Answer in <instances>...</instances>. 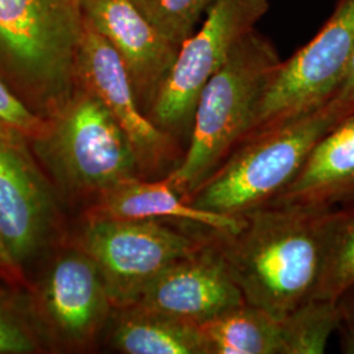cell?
Listing matches in <instances>:
<instances>
[{"label":"cell","instance_id":"2","mask_svg":"<svg viewBox=\"0 0 354 354\" xmlns=\"http://www.w3.org/2000/svg\"><path fill=\"white\" fill-rule=\"evenodd\" d=\"M82 0H0V77L53 118L77 89Z\"/></svg>","mask_w":354,"mask_h":354},{"label":"cell","instance_id":"6","mask_svg":"<svg viewBox=\"0 0 354 354\" xmlns=\"http://www.w3.org/2000/svg\"><path fill=\"white\" fill-rule=\"evenodd\" d=\"M162 219H118L86 214L77 244L95 261L114 310L136 304L168 266L197 252L209 230L193 232Z\"/></svg>","mask_w":354,"mask_h":354},{"label":"cell","instance_id":"5","mask_svg":"<svg viewBox=\"0 0 354 354\" xmlns=\"http://www.w3.org/2000/svg\"><path fill=\"white\" fill-rule=\"evenodd\" d=\"M53 178L71 198H92L140 176L134 149L122 127L88 91L77 87L49 131L30 145Z\"/></svg>","mask_w":354,"mask_h":354},{"label":"cell","instance_id":"14","mask_svg":"<svg viewBox=\"0 0 354 354\" xmlns=\"http://www.w3.org/2000/svg\"><path fill=\"white\" fill-rule=\"evenodd\" d=\"M354 203V113L317 142L289 187L266 206L336 209Z\"/></svg>","mask_w":354,"mask_h":354},{"label":"cell","instance_id":"11","mask_svg":"<svg viewBox=\"0 0 354 354\" xmlns=\"http://www.w3.org/2000/svg\"><path fill=\"white\" fill-rule=\"evenodd\" d=\"M30 145L0 138V239L23 273L55 241L61 214Z\"/></svg>","mask_w":354,"mask_h":354},{"label":"cell","instance_id":"7","mask_svg":"<svg viewBox=\"0 0 354 354\" xmlns=\"http://www.w3.org/2000/svg\"><path fill=\"white\" fill-rule=\"evenodd\" d=\"M353 53L354 0H339L317 36L274 71L241 143L330 102Z\"/></svg>","mask_w":354,"mask_h":354},{"label":"cell","instance_id":"23","mask_svg":"<svg viewBox=\"0 0 354 354\" xmlns=\"http://www.w3.org/2000/svg\"><path fill=\"white\" fill-rule=\"evenodd\" d=\"M340 311V332L344 353L354 354V285L344 291L337 299Z\"/></svg>","mask_w":354,"mask_h":354},{"label":"cell","instance_id":"18","mask_svg":"<svg viewBox=\"0 0 354 354\" xmlns=\"http://www.w3.org/2000/svg\"><path fill=\"white\" fill-rule=\"evenodd\" d=\"M282 354H322L340 326L337 301L313 298L279 320Z\"/></svg>","mask_w":354,"mask_h":354},{"label":"cell","instance_id":"20","mask_svg":"<svg viewBox=\"0 0 354 354\" xmlns=\"http://www.w3.org/2000/svg\"><path fill=\"white\" fill-rule=\"evenodd\" d=\"M169 42L180 49L214 0H131Z\"/></svg>","mask_w":354,"mask_h":354},{"label":"cell","instance_id":"22","mask_svg":"<svg viewBox=\"0 0 354 354\" xmlns=\"http://www.w3.org/2000/svg\"><path fill=\"white\" fill-rule=\"evenodd\" d=\"M50 118L35 112L0 77V138L32 145L50 127Z\"/></svg>","mask_w":354,"mask_h":354},{"label":"cell","instance_id":"24","mask_svg":"<svg viewBox=\"0 0 354 354\" xmlns=\"http://www.w3.org/2000/svg\"><path fill=\"white\" fill-rule=\"evenodd\" d=\"M330 102H336L354 113V53L342 84L339 86Z\"/></svg>","mask_w":354,"mask_h":354},{"label":"cell","instance_id":"13","mask_svg":"<svg viewBox=\"0 0 354 354\" xmlns=\"http://www.w3.org/2000/svg\"><path fill=\"white\" fill-rule=\"evenodd\" d=\"M86 19L118 53L142 111L149 113L178 48L152 26L131 0H82Z\"/></svg>","mask_w":354,"mask_h":354},{"label":"cell","instance_id":"21","mask_svg":"<svg viewBox=\"0 0 354 354\" xmlns=\"http://www.w3.org/2000/svg\"><path fill=\"white\" fill-rule=\"evenodd\" d=\"M44 337L30 306L23 307L0 290V354L36 353L44 348Z\"/></svg>","mask_w":354,"mask_h":354},{"label":"cell","instance_id":"15","mask_svg":"<svg viewBox=\"0 0 354 354\" xmlns=\"http://www.w3.org/2000/svg\"><path fill=\"white\" fill-rule=\"evenodd\" d=\"M118 219H162L201 226L216 232H236L244 216L218 214L187 203L165 178L134 177L100 194L87 212Z\"/></svg>","mask_w":354,"mask_h":354},{"label":"cell","instance_id":"1","mask_svg":"<svg viewBox=\"0 0 354 354\" xmlns=\"http://www.w3.org/2000/svg\"><path fill=\"white\" fill-rule=\"evenodd\" d=\"M336 209L263 206L236 232L213 231L245 304L282 320L315 297Z\"/></svg>","mask_w":354,"mask_h":354},{"label":"cell","instance_id":"4","mask_svg":"<svg viewBox=\"0 0 354 354\" xmlns=\"http://www.w3.org/2000/svg\"><path fill=\"white\" fill-rule=\"evenodd\" d=\"M352 114L328 102L243 140L184 200L198 209L231 216H243L266 206L290 185L317 142Z\"/></svg>","mask_w":354,"mask_h":354},{"label":"cell","instance_id":"3","mask_svg":"<svg viewBox=\"0 0 354 354\" xmlns=\"http://www.w3.org/2000/svg\"><path fill=\"white\" fill-rule=\"evenodd\" d=\"M279 53L252 30L205 84L193 117L188 147L165 181L187 198L241 143L274 71Z\"/></svg>","mask_w":354,"mask_h":354},{"label":"cell","instance_id":"17","mask_svg":"<svg viewBox=\"0 0 354 354\" xmlns=\"http://www.w3.org/2000/svg\"><path fill=\"white\" fill-rule=\"evenodd\" d=\"M207 354H282L281 323L243 304L200 326Z\"/></svg>","mask_w":354,"mask_h":354},{"label":"cell","instance_id":"12","mask_svg":"<svg viewBox=\"0 0 354 354\" xmlns=\"http://www.w3.org/2000/svg\"><path fill=\"white\" fill-rule=\"evenodd\" d=\"M245 304L212 230L197 252L168 266L134 304L201 326Z\"/></svg>","mask_w":354,"mask_h":354},{"label":"cell","instance_id":"10","mask_svg":"<svg viewBox=\"0 0 354 354\" xmlns=\"http://www.w3.org/2000/svg\"><path fill=\"white\" fill-rule=\"evenodd\" d=\"M30 308L44 336L67 349L92 346L114 311L99 268L79 245L51 261Z\"/></svg>","mask_w":354,"mask_h":354},{"label":"cell","instance_id":"8","mask_svg":"<svg viewBox=\"0 0 354 354\" xmlns=\"http://www.w3.org/2000/svg\"><path fill=\"white\" fill-rule=\"evenodd\" d=\"M268 0H214L200 30L180 46L147 117L177 140L190 136L205 84L266 15Z\"/></svg>","mask_w":354,"mask_h":354},{"label":"cell","instance_id":"16","mask_svg":"<svg viewBox=\"0 0 354 354\" xmlns=\"http://www.w3.org/2000/svg\"><path fill=\"white\" fill-rule=\"evenodd\" d=\"M109 342L125 354H207L200 326L138 304L114 310Z\"/></svg>","mask_w":354,"mask_h":354},{"label":"cell","instance_id":"25","mask_svg":"<svg viewBox=\"0 0 354 354\" xmlns=\"http://www.w3.org/2000/svg\"><path fill=\"white\" fill-rule=\"evenodd\" d=\"M0 279H4L7 283H11L13 286H20L26 281L24 273L15 266L12 259L6 251L1 239H0Z\"/></svg>","mask_w":354,"mask_h":354},{"label":"cell","instance_id":"9","mask_svg":"<svg viewBox=\"0 0 354 354\" xmlns=\"http://www.w3.org/2000/svg\"><path fill=\"white\" fill-rule=\"evenodd\" d=\"M76 79L77 87L102 102L125 131L136 152L140 176L165 178L176 168L185 150L142 111L121 57L86 16Z\"/></svg>","mask_w":354,"mask_h":354},{"label":"cell","instance_id":"19","mask_svg":"<svg viewBox=\"0 0 354 354\" xmlns=\"http://www.w3.org/2000/svg\"><path fill=\"white\" fill-rule=\"evenodd\" d=\"M354 285V203L337 207L314 298L337 301Z\"/></svg>","mask_w":354,"mask_h":354}]
</instances>
